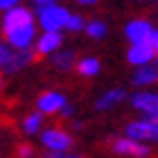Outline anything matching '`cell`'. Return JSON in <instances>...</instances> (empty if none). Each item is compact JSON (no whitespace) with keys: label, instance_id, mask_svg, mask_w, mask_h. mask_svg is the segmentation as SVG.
I'll list each match as a JSON object with an SVG mask.
<instances>
[{"label":"cell","instance_id":"obj_3","mask_svg":"<svg viewBox=\"0 0 158 158\" xmlns=\"http://www.w3.org/2000/svg\"><path fill=\"white\" fill-rule=\"evenodd\" d=\"M113 152L122 154V156L145 158V156H149V147L138 145V140H133V138H122V140H113Z\"/></svg>","mask_w":158,"mask_h":158},{"label":"cell","instance_id":"obj_15","mask_svg":"<svg viewBox=\"0 0 158 158\" xmlns=\"http://www.w3.org/2000/svg\"><path fill=\"white\" fill-rule=\"evenodd\" d=\"M99 70V61L97 59H84L79 63V75H86V77H93Z\"/></svg>","mask_w":158,"mask_h":158},{"label":"cell","instance_id":"obj_25","mask_svg":"<svg viewBox=\"0 0 158 158\" xmlns=\"http://www.w3.org/2000/svg\"><path fill=\"white\" fill-rule=\"evenodd\" d=\"M79 2H81V5H93L95 0H79Z\"/></svg>","mask_w":158,"mask_h":158},{"label":"cell","instance_id":"obj_8","mask_svg":"<svg viewBox=\"0 0 158 158\" xmlns=\"http://www.w3.org/2000/svg\"><path fill=\"white\" fill-rule=\"evenodd\" d=\"M5 36H7V41H9L14 48L25 50V48L32 43V39H34V25L18 27V30H14V32H9V34H5Z\"/></svg>","mask_w":158,"mask_h":158},{"label":"cell","instance_id":"obj_19","mask_svg":"<svg viewBox=\"0 0 158 158\" xmlns=\"http://www.w3.org/2000/svg\"><path fill=\"white\" fill-rule=\"evenodd\" d=\"M18 156H20V158H30V156H32V147H30V145H20V147H18Z\"/></svg>","mask_w":158,"mask_h":158},{"label":"cell","instance_id":"obj_2","mask_svg":"<svg viewBox=\"0 0 158 158\" xmlns=\"http://www.w3.org/2000/svg\"><path fill=\"white\" fill-rule=\"evenodd\" d=\"M25 25H34V23H32V14L27 11V9H23V7H11V9L7 11L5 20H2L5 34L18 30V27H25Z\"/></svg>","mask_w":158,"mask_h":158},{"label":"cell","instance_id":"obj_5","mask_svg":"<svg viewBox=\"0 0 158 158\" xmlns=\"http://www.w3.org/2000/svg\"><path fill=\"white\" fill-rule=\"evenodd\" d=\"M127 135L133 140H158V127L152 122H131L127 127Z\"/></svg>","mask_w":158,"mask_h":158},{"label":"cell","instance_id":"obj_12","mask_svg":"<svg viewBox=\"0 0 158 158\" xmlns=\"http://www.w3.org/2000/svg\"><path fill=\"white\" fill-rule=\"evenodd\" d=\"M158 79V61L156 63H145L138 73H135L133 77V84H140V86H145V84H154Z\"/></svg>","mask_w":158,"mask_h":158},{"label":"cell","instance_id":"obj_10","mask_svg":"<svg viewBox=\"0 0 158 158\" xmlns=\"http://www.w3.org/2000/svg\"><path fill=\"white\" fill-rule=\"evenodd\" d=\"M63 104H66V99L59 93H43L39 97V109L43 113H54V111L63 109Z\"/></svg>","mask_w":158,"mask_h":158},{"label":"cell","instance_id":"obj_22","mask_svg":"<svg viewBox=\"0 0 158 158\" xmlns=\"http://www.w3.org/2000/svg\"><path fill=\"white\" fill-rule=\"evenodd\" d=\"M149 41H152V45H154V50H156V54H158V30L152 34V39H149Z\"/></svg>","mask_w":158,"mask_h":158},{"label":"cell","instance_id":"obj_11","mask_svg":"<svg viewBox=\"0 0 158 158\" xmlns=\"http://www.w3.org/2000/svg\"><path fill=\"white\" fill-rule=\"evenodd\" d=\"M59 45H61V34L59 32H45V36H41L39 45H36V59L43 56V54L54 52Z\"/></svg>","mask_w":158,"mask_h":158},{"label":"cell","instance_id":"obj_23","mask_svg":"<svg viewBox=\"0 0 158 158\" xmlns=\"http://www.w3.org/2000/svg\"><path fill=\"white\" fill-rule=\"evenodd\" d=\"M147 122H152V124H156V127H158V111H156V113H149Z\"/></svg>","mask_w":158,"mask_h":158},{"label":"cell","instance_id":"obj_14","mask_svg":"<svg viewBox=\"0 0 158 158\" xmlns=\"http://www.w3.org/2000/svg\"><path fill=\"white\" fill-rule=\"evenodd\" d=\"M52 63L59 70H70V68H73V63H75V52H59V54H54L52 56Z\"/></svg>","mask_w":158,"mask_h":158},{"label":"cell","instance_id":"obj_7","mask_svg":"<svg viewBox=\"0 0 158 158\" xmlns=\"http://www.w3.org/2000/svg\"><path fill=\"white\" fill-rule=\"evenodd\" d=\"M152 25L147 23V20H133V23L127 25V36L131 43H142V41H149L152 39Z\"/></svg>","mask_w":158,"mask_h":158},{"label":"cell","instance_id":"obj_4","mask_svg":"<svg viewBox=\"0 0 158 158\" xmlns=\"http://www.w3.org/2000/svg\"><path fill=\"white\" fill-rule=\"evenodd\" d=\"M43 145H45L48 149H52V152H66L68 147H73V138H70L68 133L59 131V129H50V131H45L41 135Z\"/></svg>","mask_w":158,"mask_h":158},{"label":"cell","instance_id":"obj_24","mask_svg":"<svg viewBox=\"0 0 158 158\" xmlns=\"http://www.w3.org/2000/svg\"><path fill=\"white\" fill-rule=\"evenodd\" d=\"M39 7H48V5H52V0H34Z\"/></svg>","mask_w":158,"mask_h":158},{"label":"cell","instance_id":"obj_21","mask_svg":"<svg viewBox=\"0 0 158 158\" xmlns=\"http://www.w3.org/2000/svg\"><path fill=\"white\" fill-rule=\"evenodd\" d=\"M45 158H81V156H66V154H59V152H50Z\"/></svg>","mask_w":158,"mask_h":158},{"label":"cell","instance_id":"obj_9","mask_svg":"<svg viewBox=\"0 0 158 158\" xmlns=\"http://www.w3.org/2000/svg\"><path fill=\"white\" fill-rule=\"evenodd\" d=\"M133 106L142 113H156L158 111V95L154 93H138V95H133Z\"/></svg>","mask_w":158,"mask_h":158},{"label":"cell","instance_id":"obj_17","mask_svg":"<svg viewBox=\"0 0 158 158\" xmlns=\"http://www.w3.org/2000/svg\"><path fill=\"white\" fill-rule=\"evenodd\" d=\"M39 127H41V115H39V113H34V115H30L25 120V131L27 133H34Z\"/></svg>","mask_w":158,"mask_h":158},{"label":"cell","instance_id":"obj_20","mask_svg":"<svg viewBox=\"0 0 158 158\" xmlns=\"http://www.w3.org/2000/svg\"><path fill=\"white\" fill-rule=\"evenodd\" d=\"M18 0H0V9H11V7H16Z\"/></svg>","mask_w":158,"mask_h":158},{"label":"cell","instance_id":"obj_1","mask_svg":"<svg viewBox=\"0 0 158 158\" xmlns=\"http://www.w3.org/2000/svg\"><path fill=\"white\" fill-rule=\"evenodd\" d=\"M39 16H41V25L45 32H59L63 25L68 23L70 14L63 7L56 5H48V7H39Z\"/></svg>","mask_w":158,"mask_h":158},{"label":"cell","instance_id":"obj_6","mask_svg":"<svg viewBox=\"0 0 158 158\" xmlns=\"http://www.w3.org/2000/svg\"><path fill=\"white\" fill-rule=\"evenodd\" d=\"M156 50L152 45V41H142V43H133V48L129 50V61L135 63V66H145L154 59Z\"/></svg>","mask_w":158,"mask_h":158},{"label":"cell","instance_id":"obj_16","mask_svg":"<svg viewBox=\"0 0 158 158\" xmlns=\"http://www.w3.org/2000/svg\"><path fill=\"white\" fill-rule=\"evenodd\" d=\"M86 32H88V36H93V39H102L104 32H106V27H104L102 23H88Z\"/></svg>","mask_w":158,"mask_h":158},{"label":"cell","instance_id":"obj_13","mask_svg":"<svg viewBox=\"0 0 158 158\" xmlns=\"http://www.w3.org/2000/svg\"><path fill=\"white\" fill-rule=\"evenodd\" d=\"M124 99V93L122 90H109L106 95L97 102V109H102V111H106V109H111L113 104H118V102H122Z\"/></svg>","mask_w":158,"mask_h":158},{"label":"cell","instance_id":"obj_18","mask_svg":"<svg viewBox=\"0 0 158 158\" xmlns=\"http://www.w3.org/2000/svg\"><path fill=\"white\" fill-rule=\"evenodd\" d=\"M66 27H68L70 32L81 30V27H84V18H81V16H70V18H68V23H66Z\"/></svg>","mask_w":158,"mask_h":158}]
</instances>
